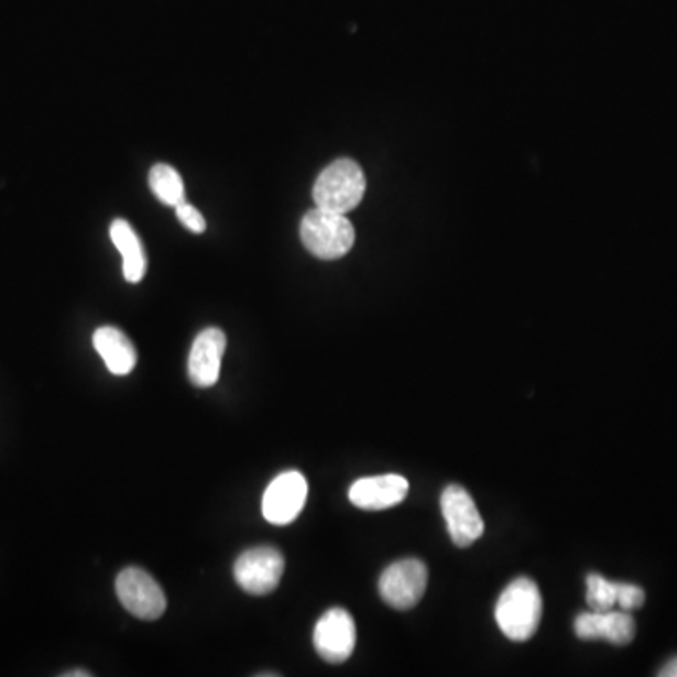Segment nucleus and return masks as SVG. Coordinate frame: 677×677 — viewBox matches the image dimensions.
I'll use <instances>...</instances> for the list:
<instances>
[{"instance_id": "nucleus-1", "label": "nucleus", "mask_w": 677, "mask_h": 677, "mask_svg": "<svg viewBox=\"0 0 677 677\" xmlns=\"http://www.w3.org/2000/svg\"><path fill=\"white\" fill-rule=\"evenodd\" d=\"M542 620L540 589L531 578H517L504 589L495 607V621L504 636L527 642Z\"/></svg>"}, {"instance_id": "nucleus-2", "label": "nucleus", "mask_w": 677, "mask_h": 677, "mask_svg": "<svg viewBox=\"0 0 677 677\" xmlns=\"http://www.w3.org/2000/svg\"><path fill=\"white\" fill-rule=\"evenodd\" d=\"M365 185L368 183L360 164L350 159H339L318 175L313 187V200L320 209L347 215L360 206Z\"/></svg>"}, {"instance_id": "nucleus-3", "label": "nucleus", "mask_w": 677, "mask_h": 677, "mask_svg": "<svg viewBox=\"0 0 677 677\" xmlns=\"http://www.w3.org/2000/svg\"><path fill=\"white\" fill-rule=\"evenodd\" d=\"M299 236L305 249L320 260L342 259L354 245V226L347 215L326 211L320 207L310 209L299 226Z\"/></svg>"}, {"instance_id": "nucleus-4", "label": "nucleus", "mask_w": 677, "mask_h": 677, "mask_svg": "<svg viewBox=\"0 0 677 677\" xmlns=\"http://www.w3.org/2000/svg\"><path fill=\"white\" fill-rule=\"evenodd\" d=\"M116 591L124 610L138 620L155 621L166 612V594L159 581L142 568H124L117 576Z\"/></svg>"}, {"instance_id": "nucleus-5", "label": "nucleus", "mask_w": 677, "mask_h": 677, "mask_svg": "<svg viewBox=\"0 0 677 677\" xmlns=\"http://www.w3.org/2000/svg\"><path fill=\"white\" fill-rule=\"evenodd\" d=\"M283 575V554L271 546L247 549L233 565L238 586L249 594H270L277 589Z\"/></svg>"}, {"instance_id": "nucleus-6", "label": "nucleus", "mask_w": 677, "mask_h": 677, "mask_svg": "<svg viewBox=\"0 0 677 677\" xmlns=\"http://www.w3.org/2000/svg\"><path fill=\"white\" fill-rule=\"evenodd\" d=\"M427 587L426 563L419 559H401L390 565L379 580V591L387 607L411 610L416 607Z\"/></svg>"}, {"instance_id": "nucleus-7", "label": "nucleus", "mask_w": 677, "mask_h": 677, "mask_svg": "<svg viewBox=\"0 0 677 677\" xmlns=\"http://www.w3.org/2000/svg\"><path fill=\"white\" fill-rule=\"evenodd\" d=\"M450 538L459 548H467L484 535V520L472 501L471 493L461 485H448L440 496Z\"/></svg>"}, {"instance_id": "nucleus-8", "label": "nucleus", "mask_w": 677, "mask_h": 677, "mask_svg": "<svg viewBox=\"0 0 677 677\" xmlns=\"http://www.w3.org/2000/svg\"><path fill=\"white\" fill-rule=\"evenodd\" d=\"M315 649L326 663L341 665L356 647V623L347 610L331 608L318 620L313 632Z\"/></svg>"}, {"instance_id": "nucleus-9", "label": "nucleus", "mask_w": 677, "mask_h": 677, "mask_svg": "<svg viewBox=\"0 0 677 677\" xmlns=\"http://www.w3.org/2000/svg\"><path fill=\"white\" fill-rule=\"evenodd\" d=\"M307 480L299 471L281 472L264 493L262 512L273 525H288L294 522L307 501Z\"/></svg>"}, {"instance_id": "nucleus-10", "label": "nucleus", "mask_w": 677, "mask_h": 677, "mask_svg": "<svg viewBox=\"0 0 677 677\" xmlns=\"http://www.w3.org/2000/svg\"><path fill=\"white\" fill-rule=\"evenodd\" d=\"M226 350L225 331L207 328L194 339L188 354V379L194 386L211 387L220 376V363Z\"/></svg>"}, {"instance_id": "nucleus-11", "label": "nucleus", "mask_w": 677, "mask_h": 677, "mask_svg": "<svg viewBox=\"0 0 677 677\" xmlns=\"http://www.w3.org/2000/svg\"><path fill=\"white\" fill-rule=\"evenodd\" d=\"M576 636L580 640H607L613 645L631 644L636 634V623L631 612H583L575 621Z\"/></svg>"}, {"instance_id": "nucleus-12", "label": "nucleus", "mask_w": 677, "mask_h": 677, "mask_svg": "<svg viewBox=\"0 0 677 677\" xmlns=\"http://www.w3.org/2000/svg\"><path fill=\"white\" fill-rule=\"evenodd\" d=\"M408 480L401 474L360 478L349 491L350 503L361 510H386L405 501Z\"/></svg>"}, {"instance_id": "nucleus-13", "label": "nucleus", "mask_w": 677, "mask_h": 677, "mask_svg": "<svg viewBox=\"0 0 677 677\" xmlns=\"http://www.w3.org/2000/svg\"><path fill=\"white\" fill-rule=\"evenodd\" d=\"M92 345L103 363L110 369L111 374L124 376V374L132 373L138 354H135L134 345L121 329L113 328V326L98 328L92 336Z\"/></svg>"}, {"instance_id": "nucleus-14", "label": "nucleus", "mask_w": 677, "mask_h": 677, "mask_svg": "<svg viewBox=\"0 0 677 677\" xmlns=\"http://www.w3.org/2000/svg\"><path fill=\"white\" fill-rule=\"evenodd\" d=\"M111 241L123 254V275L129 283H140L148 271V256L134 228L123 219L111 222Z\"/></svg>"}, {"instance_id": "nucleus-15", "label": "nucleus", "mask_w": 677, "mask_h": 677, "mask_svg": "<svg viewBox=\"0 0 677 677\" xmlns=\"http://www.w3.org/2000/svg\"><path fill=\"white\" fill-rule=\"evenodd\" d=\"M149 187L166 206L177 207L185 201V185L177 170L168 164H156L149 172Z\"/></svg>"}, {"instance_id": "nucleus-16", "label": "nucleus", "mask_w": 677, "mask_h": 677, "mask_svg": "<svg viewBox=\"0 0 677 677\" xmlns=\"http://www.w3.org/2000/svg\"><path fill=\"white\" fill-rule=\"evenodd\" d=\"M587 604L594 612H608L618 607V587L600 575L587 576Z\"/></svg>"}, {"instance_id": "nucleus-17", "label": "nucleus", "mask_w": 677, "mask_h": 677, "mask_svg": "<svg viewBox=\"0 0 677 677\" xmlns=\"http://www.w3.org/2000/svg\"><path fill=\"white\" fill-rule=\"evenodd\" d=\"M615 587H618V607L621 610L632 612V610L644 607L645 591L642 587L625 583V581H615Z\"/></svg>"}, {"instance_id": "nucleus-18", "label": "nucleus", "mask_w": 677, "mask_h": 677, "mask_svg": "<svg viewBox=\"0 0 677 677\" xmlns=\"http://www.w3.org/2000/svg\"><path fill=\"white\" fill-rule=\"evenodd\" d=\"M175 214H177V219H179L183 225L187 226L190 232H206V219H204L200 211H198L196 207L190 206L188 201H183V204H179V206L175 207Z\"/></svg>"}, {"instance_id": "nucleus-19", "label": "nucleus", "mask_w": 677, "mask_h": 677, "mask_svg": "<svg viewBox=\"0 0 677 677\" xmlns=\"http://www.w3.org/2000/svg\"><path fill=\"white\" fill-rule=\"evenodd\" d=\"M658 676L660 677H677V657L668 660L665 666H663V670L658 671Z\"/></svg>"}, {"instance_id": "nucleus-20", "label": "nucleus", "mask_w": 677, "mask_h": 677, "mask_svg": "<svg viewBox=\"0 0 677 677\" xmlns=\"http://www.w3.org/2000/svg\"><path fill=\"white\" fill-rule=\"evenodd\" d=\"M63 676L65 677H90L92 676V674H90V671H87V670H74V671H66V674H63Z\"/></svg>"}]
</instances>
